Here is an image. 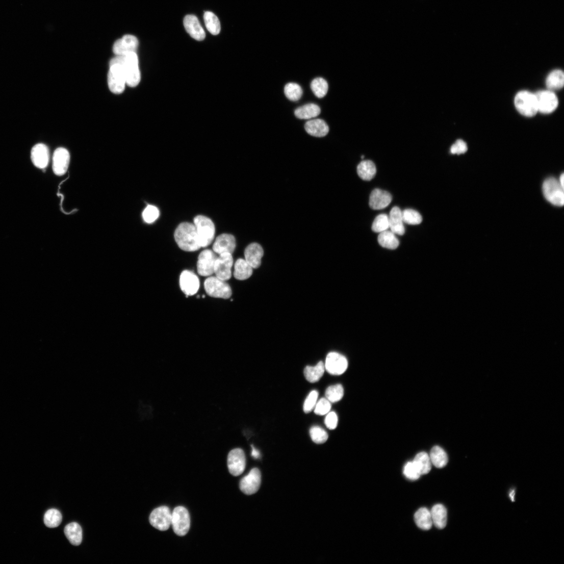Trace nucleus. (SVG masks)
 Masks as SVG:
<instances>
[{
	"label": "nucleus",
	"instance_id": "nucleus-1",
	"mask_svg": "<svg viewBox=\"0 0 564 564\" xmlns=\"http://www.w3.org/2000/svg\"><path fill=\"white\" fill-rule=\"evenodd\" d=\"M174 237L178 247L184 251H196L201 248L196 228L191 223L180 224L175 230Z\"/></svg>",
	"mask_w": 564,
	"mask_h": 564
},
{
	"label": "nucleus",
	"instance_id": "nucleus-2",
	"mask_svg": "<svg viewBox=\"0 0 564 564\" xmlns=\"http://www.w3.org/2000/svg\"><path fill=\"white\" fill-rule=\"evenodd\" d=\"M116 57L123 67L126 85L135 88L139 84L141 81L139 59L137 53H130Z\"/></svg>",
	"mask_w": 564,
	"mask_h": 564
},
{
	"label": "nucleus",
	"instance_id": "nucleus-3",
	"mask_svg": "<svg viewBox=\"0 0 564 564\" xmlns=\"http://www.w3.org/2000/svg\"><path fill=\"white\" fill-rule=\"evenodd\" d=\"M108 84L111 91L115 94H121L125 90L126 78L122 65L117 57L110 61Z\"/></svg>",
	"mask_w": 564,
	"mask_h": 564
},
{
	"label": "nucleus",
	"instance_id": "nucleus-4",
	"mask_svg": "<svg viewBox=\"0 0 564 564\" xmlns=\"http://www.w3.org/2000/svg\"><path fill=\"white\" fill-rule=\"evenodd\" d=\"M193 224L196 228L201 247L205 248L211 245L215 234L213 222L207 216L198 215L194 218Z\"/></svg>",
	"mask_w": 564,
	"mask_h": 564
},
{
	"label": "nucleus",
	"instance_id": "nucleus-5",
	"mask_svg": "<svg viewBox=\"0 0 564 564\" xmlns=\"http://www.w3.org/2000/svg\"><path fill=\"white\" fill-rule=\"evenodd\" d=\"M515 105L517 111L526 117H533L538 112L535 94L527 91L520 92L516 95Z\"/></svg>",
	"mask_w": 564,
	"mask_h": 564
},
{
	"label": "nucleus",
	"instance_id": "nucleus-6",
	"mask_svg": "<svg viewBox=\"0 0 564 564\" xmlns=\"http://www.w3.org/2000/svg\"><path fill=\"white\" fill-rule=\"evenodd\" d=\"M204 289L207 294L214 298L227 299L232 295L230 286L216 276H210L205 280Z\"/></svg>",
	"mask_w": 564,
	"mask_h": 564
},
{
	"label": "nucleus",
	"instance_id": "nucleus-7",
	"mask_svg": "<svg viewBox=\"0 0 564 564\" xmlns=\"http://www.w3.org/2000/svg\"><path fill=\"white\" fill-rule=\"evenodd\" d=\"M171 526L178 536L186 535L190 527V517L188 510L183 507H176L172 512Z\"/></svg>",
	"mask_w": 564,
	"mask_h": 564
},
{
	"label": "nucleus",
	"instance_id": "nucleus-8",
	"mask_svg": "<svg viewBox=\"0 0 564 564\" xmlns=\"http://www.w3.org/2000/svg\"><path fill=\"white\" fill-rule=\"evenodd\" d=\"M543 192L545 198L551 204L558 207L563 205V188L556 179L551 177L545 181Z\"/></svg>",
	"mask_w": 564,
	"mask_h": 564
},
{
	"label": "nucleus",
	"instance_id": "nucleus-9",
	"mask_svg": "<svg viewBox=\"0 0 564 564\" xmlns=\"http://www.w3.org/2000/svg\"><path fill=\"white\" fill-rule=\"evenodd\" d=\"M172 513L167 506H161L155 509L149 516L151 526L160 531L167 530L171 525Z\"/></svg>",
	"mask_w": 564,
	"mask_h": 564
},
{
	"label": "nucleus",
	"instance_id": "nucleus-10",
	"mask_svg": "<svg viewBox=\"0 0 564 564\" xmlns=\"http://www.w3.org/2000/svg\"><path fill=\"white\" fill-rule=\"evenodd\" d=\"M538 112L550 114L556 109L558 105V98L552 91H541L535 94Z\"/></svg>",
	"mask_w": 564,
	"mask_h": 564
},
{
	"label": "nucleus",
	"instance_id": "nucleus-11",
	"mask_svg": "<svg viewBox=\"0 0 564 564\" xmlns=\"http://www.w3.org/2000/svg\"><path fill=\"white\" fill-rule=\"evenodd\" d=\"M324 367L325 370L330 374L341 375L348 368V362L343 355L337 352H331L327 356Z\"/></svg>",
	"mask_w": 564,
	"mask_h": 564
},
{
	"label": "nucleus",
	"instance_id": "nucleus-12",
	"mask_svg": "<svg viewBox=\"0 0 564 564\" xmlns=\"http://www.w3.org/2000/svg\"><path fill=\"white\" fill-rule=\"evenodd\" d=\"M227 466L230 473L235 476L241 475L245 470L246 459L244 451L240 448L232 450L227 458Z\"/></svg>",
	"mask_w": 564,
	"mask_h": 564
},
{
	"label": "nucleus",
	"instance_id": "nucleus-13",
	"mask_svg": "<svg viewBox=\"0 0 564 564\" xmlns=\"http://www.w3.org/2000/svg\"><path fill=\"white\" fill-rule=\"evenodd\" d=\"M234 260L232 254L224 253L217 258L214 266L216 276L222 280H227L232 277V268Z\"/></svg>",
	"mask_w": 564,
	"mask_h": 564
},
{
	"label": "nucleus",
	"instance_id": "nucleus-14",
	"mask_svg": "<svg viewBox=\"0 0 564 564\" xmlns=\"http://www.w3.org/2000/svg\"><path fill=\"white\" fill-rule=\"evenodd\" d=\"M261 483V472L258 468H253L241 480L240 488L245 494L251 495L259 491Z\"/></svg>",
	"mask_w": 564,
	"mask_h": 564
},
{
	"label": "nucleus",
	"instance_id": "nucleus-15",
	"mask_svg": "<svg viewBox=\"0 0 564 564\" xmlns=\"http://www.w3.org/2000/svg\"><path fill=\"white\" fill-rule=\"evenodd\" d=\"M218 258L215 253L209 249L202 251L199 255L197 263L198 274L202 276H209L214 273V266Z\"/></svg>",
	"mask_w": 564,
	"mask_h": 564
},
{
	"label": "nucleus",
	"instance_id": "nucleus-16",
	"mask_svg": "<svg viewBox=\"0 0 564 564\" xmlns=\"http://www.w3.org/2000/svg\"><path fill=\"white\" fill-rule=\"evenodd\" d=\"M180 284L182 291L187 297L196 294L199 290L200 285L198 277L189 270H185L182 273Z\"/></svg>",
	"mask_w": 564,
	"mask_h": 564
},
{
	"label": "nucleus",
	"instance_id": "nucleus-17",
	"mask_svg": "<svg viewBox=\"0 0 564 564\" xmlns=\"http://www.w3.org/2000/svg\"><path fill=\"white\" fill-rule=\"evenodd\" d=\"M70 161L69 151L64 148L59 147L54 152L53 159V168L56 175L62 176L68 169Z\"/></svg>",
	"mask_w": 564,
	"mask_h": 564
},
{
	"label": "nucleus",
	"instance_id": "nucleus-18",
	"mask_svg": "<svg viewBox=\"0 0 564 564\" xmlns=\"http://www.w3.org/2000/svg\"><path fill=\"white\" fill-rule=\"evenodd\" d=\"M139 41L136 37L126 35L114 43L113 52L116 56H122L130 53H136Z\"/></svg>",
	"mask_w": 564,
	"mask_h": 564
},
{
	"label": "nucleus",
	"instance_id": "nucleus-19",
	"mask_svg": "<svg viewBox=\"0 0 564 564\" xmlns=\"http://www.w3.org/2000/svg\"><path fill=\"white\" fill-rule=\"evenodd\" d=\"M236 246L235 237L229 234H223L216 238L213 246V251L219 254L224 253L232 254Z\"/></svg>",
	"mask_w": 564,
	"mask_h": 564
},
{
	"label": "nucleus",
	"instance_id": "nucleus-20",
	"mask_svg": "<svg viewBox=\"0 0 564 564\" xmlns=\"http://www.w3.org/2000/svg\"><path fill=\"white\" fill-rule=\"evenodd\" d=\"M31 159L34 165L40 169L46 168L49 162V150L44 144L35 145L31 150Z\"/></svg>",
	"mask_w": 564,
	"mask_h": 564
},
{
	"label": "nucleus",
	"instance_id": "nucleus-21",
	"mask_svg": "<svg viewBox=\"0 0 564 564\" xmlns=\"http://www.w3.org/2000/svg\"><path fill=\"white\" fill-rule=\"evenodd\" d=\"M185 29L190 36L198 41H202L206 38V33L196 16L188 15L184 20Z\"/></svg>",
	"mask_w": 564,
	"mask_h": 564
},
{
	"label": "nucleus",
	"instance_id": "nucleus-22",
	"mask_svg": "<svg viewBox=\"0 0 564 564\" xmlns=\"http://www.w3.org/2000/svg\"><path fill=\"white\" fill-rule=\"evenodd\" d=\"M392 199L391 194L388 192L376 189L371 194L369 204L373 210H382L391 203Z\"/></svg>",
	"mask_w": 564,
	"mask_h": 564
},
{
	"label": "nucleus",
	"instance_id": "nucleus-23",
	"mask_svg": "<svg viewBox=\"0 0 564 564\" xmlns=\"http://www.w3.org/2000/svg\"><path fill=\"white\" fill-rule=\"evenodd\" d=\"M264 254V249L261 245L255 243H252L245 250V260L253 269H257L261 266Z\"/></svg>",
	"mask_w": 564,
	"mask_h": 564
},
{
	"label": "nucleus",
	"instance_id": "nucleus-24",
	"mask_svg": "<svg viewBox=\"0 0 564 564\" xmlns=\"http://www.w3.org/2000/svg\"><path fill=\"white\" fill-rule=\"evenodd\" d=\"M389 218V228L396 235H403L405 233L402 213L399 208L395 207L390 211Z\"/></svg>",
	"mask_w": 564,
	"mask_h": 564
},
{
	"label": "nucleus",
	"instance_id": "nucleus-25",
	"mask_svg": "<svg viewBox=\"0 0 564 564\" xmlns=\"http://www.w3.org/2000/svg\"><path fill=\"white\" fill-rule=\"evenodd\" d=\"M305 128L309 135L315 137H325L329 132V127L326 122L320 119L307 121L305 123Z\"/></svg>",
	"mask_w": 564,
	"mask_h": 564
},
{
	"label": "nucleus",
	"instance_id": "nucleus-26",
	"mask_svg": "<svg viewBox=\"0 0 564 564\" xmlns=\"http://www.w3.org/2000/svg\"><path fill=\"white\" fill-rule=\"evenodd\" d=\"M430 514L432 524L438 529L445 528L447 522V511L445 506L441 504L433 506Z\"/></svg>",
	"mask_w": 564,
	"mask_h": 564
},
{
	"label": "nucleus",
	"instance_id": "nucleus-27",
	"mask_svg": "<svg viewBox=\"0 0 564 564\" xmlns=\"http://www.w3.org/2000/svg\"><path fill=\"white\" fill-rule=\"evenodd\" d=\"M376 171L375 164L370 160L362 162L357 167L358 175L362 180L366 181L373 180L376 175Z\"/></svg>",
	"mask_w": 564,
	"mask_h": 564
},
{
	"label": "nucleus",
	"instance_id": "nucleus-28",
	"mask_svg": "<svg viewBox=\"0 0 564 564\" xmlns=\"http://www.w3.org/2000/svg\"><path fill=\"white\" fill-rule=\"evenodd\" d=\"M320 113V108L317 105L308 104L297 108L295 115L300 119H310L317 117Z\"/></svg>",
	"mask_w": 564,
	"mask_h": 564
},
{
	"label": "nucleus",
	"instance_id": "nucleus-29",
	"mask_svg": "<svg viewBox=\"0 0 564 564\" xmlns=\"http://www.w3.org/2000/svg\"><path fill=\"white\" fill-rule=\"evenodd\" d=\"M64 534L72 545L78 546L82 543V529L78 524L72 523L66 526L64 528Z\"/></svg>",
	"mask_w": 564,
	"mask_h": 564
},
{
	"label": "nucleus",
	"instance_id": "nucleus-30",
	"mask_svg": "<svg viewBox=\"0 0 564 564\" xmlns=\"http://www.w3.org/2000/svg\"><path fill=\"white\" fill-rule=\"evenodd\" d=\"M253 268L248 264L245 259H238L235 264L234 275L238 280H246L252 274Z\"/></svg>",
	"mask_w": 564,
	"mask_h": 564
},
{
	"label": "nucleus",
	"instance_id": "nucleus-31",
	"mask_svg": "<svg viewBox=\"0 0 564 564\" xmlns=\"http://www.w3.org/2000/svg\"><path fill=\"white\" fill-rule=\"evenodd\" d=\"M429 458L431 464L438 468H443L448 462L447 453L439 446H435L431 449Z\"/></svg>",
	"mask_w": 564,
	"mask_h": 564
},
{
	"label": "nucleus",
	"instance_id": "nucleus-32",
	"mask_svg": "<svg viewBox=\"0 0 564 564\" xmlns=\"http://www.w3.org/2000/svg\"><path fill=\"white\" fill-rule=\"evenodd\" d=\"M415 520L417 526L424 530L430 529L433 525L430 511L426 508H421L416 512Z\"/></svg>",
	"mask_w": 564,
	"mask_h": 564
},
{
	"label": "nucleus",
	"instance_id": "nucleus-33",
	"mask_svg": "<svg viewBox=\"0 0 564 564\" xmlns=\"http://www.w3.org/2000/svg\"><path fill=\"white\" fill-rule=\"evenodd\" d=\"M379 245L385 248L394 250L399 245V241L396 234L391 230H386L380 233L378 237Z\"/></svg>",
	"mask_w": 564,
	"mask_h": 564
},
{
	"label": "nucleus",
	"instance_id": "nucleus-34",
	"mask_svg": "<svg viewBox=\"0 0 564 564\" xmlns=\"http://www.w3.org/2000/svg\"><path fill=\"white\" fill-rule=\"evenodd\" d=\"M325 370L324 364L321 361L315 366H307L305 368L304 375L309 382L315 383L321 378Z\"/></svg>",
	"mask_w": 564,
	"mask_h": 564
},
{
	"label": "nucleus",
	"instance_id": "nucleus-35",
	"mask_svg": "<svg viewBox=\"0 0 564 564\" xmlns=\"http://www.w3.org/2000/svg\"><path fill=\"white\" fill-rule=\"evenodd\" d=\"M546 84L550 91L559 90L563 88L564 74L562 71L555 70L548 76Z\"/></svg>",
	"mask_w": 564,
	"mask_h": 564
},
{
	"label": "nucleus",
	"instance_id": "nucleus-36",
	"mask_svg": "<svg viewBox=\"0 0 564 564\" xmlns=\"http://www.w3.org/2000/svg\"><path fill=\"white\" fill-rule=\"evenodd\" d=\"M204 20L208 31L213 35L219 34L221 32L220 21L213 12L207 11L204 14Z\"/></svg>",
	"mask_w": 564,
	"mask_h": 564
},
{
	"label": "nucleus",
	"instance_id": "nucleus-37",
	"mask_svg": "<svg viewBox=\"0 0 564 564\" xmlns=\"http://www.w3.org/2000/svg\"><path fill=\"white\" fill-rule=\"evenodd\" d=\"M421 475L428 473L431 469L429 455L425 452L419 453L413 461Z\"/></svg>",
	"mask_w": 564,
	"mask_h": 564
},
{
	"label": "nucleus",
	"instance_id": "nucleus-38",
	"mask_svg": "<svg viewBox=\"0 0 564 564\" xmlns=\"http://www.w3.org/2000/svg\"><path fill=\"white\" fill-rule=\"evenodd\" d=\"M311 89L316 97L319 98L327 95L328 91V84L326 81L321 78L314 79L311 84Z\"/></svg>",
	"mask_w": 564,
	"mask_h": 564
},
{
	"label": "nucleus",
	"instance_id": "nucleus-39",
	"mask_svg": "<svg viewBox=\"0 0 564 564\" xmlns=\"http://www.w3.org/2000/svg\"><path fill=\"white\" fill-rule=\"evenodd\" d=\"M62 516L61 512L56 509L48 510L44 516V523L45 525L50 528H56L61 523Z\"/></svg>",
	"mask_w": 564,
	"mask_h": 564
},
{
	"label": "nucleus",
	"instance_id": "nucleus-40",
	"mask_svg": "<svg viewBox=\"0 0 564 564\" xmlns=\"http://www.w3.org/2000/svg\"><path fill=\"white\" fill-rule=\"evenodd\" d=\"M325 398L327 399L331 403H335L340 401L344 396V389L340 384H337L329 387L325 391Z\"/></svg>",
	"mask_w": 564,
	"mask_h": 564
},
{
	"label": "nucleus",
	"instance_id": "nucleus-41",
	"mask_svg": "<svg viewBox=\"0 0 564 564\" xmlns=\"http://www.w3.org/2000/svg\"><path fill=\"white\" fill-rule=\"evenodd\" d=\"M403 223L412 225L420 224L423 220L422 216L417 211L406 209L402 212Z\"/></svg>",
	"mask_w": 564,
	"mask_h": 564
},
{
	"label": "nucleus",
	"instance_id": "nucleus-42",
	"mask_svg": "<svg viewBox=\"0 0 564 564\" xmlns=\"http://www.w3.org/2000/svg\"><path fill=\"white\" fill-rule=\"evenodd\" d=\"M285 93L289 100L296 101L301 97L302 90L298 84L290 83L285 86Z\"/></svg>",
	"mask_w": 564,
	"mask_h": 564
},
{
	"label": "nucleus",
	"instance_id": "nucleus-43",
	"mask_svg": "<svg viewBox=\"0 0 564 564\" xmlns=\"http://www.w3.org/2000/svg\"><path fill=\"white\" fill-rule=\"evenodd\" d=\"M310 435L313 441L317 444H323L328 439L326 431L319 426H313L310 429Z\"/></svg>",
	"mask_w": 564,
	"mask_h": 564
},
{
	"label": "nucleus",
	"instance_id": "nucleus-44",
	"mask_svg": "<svg viewBox=\"0 0 564 564\" xmlns=\"http://www.w3.org/2000/svg\"><path fill=\"white\" fill-rule=\"evenodd\" d=\"M375 233H382L389 228L388 216L385 214L379 215L375 218L372 227Z\"/></svg>",
	"mask_w": 564,
	"mask_h": 564
},
{
	"label": "nucleus",
	"instance_id": "nucleus-45",
	"mask_svg": "<svg viewBox=\"0 0 564 564\" xmlns=\"http://www.w3.org/2000/svg\"><path fill=\"white\" fill-rule=\"evenodd\" d=\"M160 211L159 209L154 206L148 205L144 210L142 216L144 221L148 223H154L159 218Z\"/></svg>",
	"mask_w": 564,
	"mask_h": 564
},
{
	"label": "nucleus",
	"instance_id": "nucleus-46",
	"mask_svg": "<svg viewBox=\"0 0 564 564\" xmlns=\"http://www.w3.org/2000/svg\"><path fill=\"white\" fill-rule=\"evenodd\" d=\"M403 474L410 480H418L421 475L413 462L406 463L403 469Z\"/></svg>",
	"mask_w": 564,
	"mask_h": 564
},
{
	"label": "nucleus",
	"instance_id": "nucleus-47",
	"mask_svg": "<svg viewBox=\"0 0 564 564\" xmlns=\"http://www.w3.org/2000/svg\"><path fill=\"white\" fill-rule=\"evenodd\" d=\"M331 408V403L326 398H322L317 401L314 408L315 413L317 415H327Z\"/></svg>",
	"mask_w": 564,
	"mask_h": 564
},
{
	"label": "nucleus",
	"instance_id": "nucleus-48",
	"mask_svg": "<svg viewBox=\"0 0 564 564\" xmlns=\"http://www.w3.org/2000/svg\"><path fill=\"white\" fill-rule=\"evenodd\" d=\"M318 395L316 390H313L307 396L303 406L305 413L309 414L314 409L317 402Z\"/></svg>",
	"mask_w": 564,
	"mask_h": 564
},
{
	"label": "nucleus",
	"instance_id": "nucleus-49",
	"mask_svg": "<svg viewBox=\"0 0 564 564\" xmlns=\"http://www.w3.org/2000/svg\"><path fill=\"white\" fill-rule=\"evenodd\" d=\"M468 150L466 143L462 140H458L450 148V152L452 155H460L465 153Z\"/></svg>",
	"mask_w": 564,
	"mask_h": 564
},
{
	"label": "nucleus",
	"instance_id": "nucleus-50",
	"mask_svg": "<svg viewBox=\"0 0 564 564\" xmlns=\"http://www.w3.org/2000/svg\"><path fill=\"white\" fill-rule=\"evenodd\" d=\"M325 425L331 430L336 429L338 423V418L335 412H329L324 420Z\"/></svg>",
	"mask_w": 564,
	"mask_h": 564
},
{
	"label": "nucleus",
	"instance_id": "nucleus-51",
	"mask_svg": "<svg viewBox=\"0 0 564 564\" xmlns=\"http://www.w3.org/2000/svg\"><path fill=\"white\" fill-rule=\"evenodd\" d=\"M251 447H252V452H251L252 457L253 458L255 459H259L260 457V453L259 451L258 450L252 445L251 446Z\"/></svg>",
	"mask_w": 564,
	"mask_h": 564
},
{
	"label": "nucleus",
	"instance_id": "nucleus-52",
	"mask_svg": "<svg viewBox=\"0 0 564 564\" xmlns=\"http://www.w3.org/2000/svg\"><path fill=\"white\" fill-rule=\"evenodd\" d=\"M559 182L560 184L561 185V186L563 188H564V185H563L564 184V175H563V173H562V174L561 175V176L559 177Z\"/></svg>",
	"mask_w": 564,
	"mask_h": 564
},
{
	"label": "nucleus",
	"instance_id": "nucleus-53",
	"mask_svg": "<svg viewBox=\"0 0 564 564\" xmlns=\"http://www.w3.org/2000/svg\"><path fill=\"white\" fill-rule=\"evenodd\" d=\"M515 495V490L511 491L510 492V494H509V497H510V499H511V500L512 502L515 501V500H514Z\"/></svg>",
	"mask_w": 564,
	"mask_h": 564
}]
</instances>
